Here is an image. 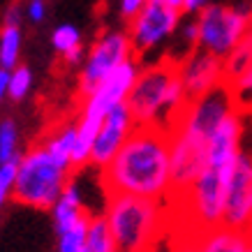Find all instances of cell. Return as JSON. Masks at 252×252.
Returning <instances> with one entry per match:
<instances>
[{"instance_id":"6da1fadb","label":"cell","mask_w":252,"mask_h":252,"mask_svg":"<svg viewBox=\"0 0 252 252\" xmlns=\"http://www.w3.org/2000/svg\"><path fill=\"white\" fill-rule=\"evenodd\" d=\"M102 183L109 194L171 199V137L167 130L137 127L107 169Z\"/></svg>"},{"instance_id":"7a4b0ae2","label":"cell","mask_w":252,"mask_h":252,"mask_svg":"<svg viewBox=\"0 0 252 252\" xmlns=\"http://www.w3.org/2000/svg\"><path fill=\"white\" fill-rule=\"evenodd\" d=\"M188 102L190 97L178 79L176 61L162 58L141 67L125 104L137 127H158L171 132Z\"/></svg>"},{"instance_id":"3957f363","label":"cell","mask_w":252,"mask_h":252,"mask_svg":"<svg viewBox=\"0 0 252 252\" xmlns=\"http://www.w3.org/2000/svg\"><path fill=\"white\" fill-rule=\"evenodd\" d=\"M102 215L109 222L118 252H155L162 224L167 220V208L153 199L109 194Z\"/></svg>"},{"instance_id":"277c9868","label":"cell","mask_w":252,"mask_h":252,"mask_svg":"<svg viewBox=\"0 0 252 252\" xmlns=\"http://www.w3.org/2000/svg\"><path fill=\"white\" fill-rule=\"evenodd\" d=\"M69 171L56 164L42 144L32 146L19 160V174L12 190L16 204L39 211H51L69 185Z\"/></svg>"},{"instance_id":"5b68a950","label":"cell","mask_w":252,"mask_h":252,"mask_svg":"<svg viewBox=\"0 0 252 252\" xmlns=\"http://www.w3.org/2000/svg\"><path fill=\"white\" fill-rule=\"evenodd\" d=\"M199 23V49L218 58L227 56L250 35V9L224 5V2H211L206 9L197 14Z\"/></svg>"},{"instance_id":"8992f818","label":"cell","mask_w":252,"mask_h":252,"mask_svg":"<svg viewBox=\"0 0 252 252\" xmlns=\"http://www.w3.org/2000/svg\"><path fill=\"white\" fill-rule=\"evenodd\" d=\"M132 58L137 56L127 31L102 32L88 49L84 65L79 67V99L91 95L102 81H107L116 69Z\"/></svg>"},{"instance_id":"52a82bcc","label":"cell","mask_w":252,"mask_h":252,"mask_svg":"<svg viewBox=\"0 0 252 252\" xmlns=\"http://www.w3.org/2000/svg\"><path fill=\"white\" fill-rule=\"evenodd\" d=\"M171 137V201H178L204 171L211 137L176 123Z\"/></svg>"},{"instance_id":"ba28073f","label":"cell","mask_w":252,"mask_h":252,"mask_svg":"<svg viewBox=\"0 0 252 252\" xmlns=\"http://www.w3.org/2000/svg\"><path fill=\"white\" fill-rule=\"evenodd\" d=\"M183 21V12L167 7L162 0H151L127 26V35L134 46V56L144 58L174 37Z\"/></svg>"},{"instance_id":"9c48e42d","label":"cell","mask_w":252,"mask_h":252,"mask_svg":"<svg viewBox=\"0 0 252 252\" xmlns=\"http://www.w3.org/2000/svg\"><path fill=\"white\" fill-rule=\"evenodd\" d=\"M176 72L190 99L204 97L227 84L224 61L204 49H192L185 56L176 58Z\"/></svg>"},{"instance_id":"30bf717a","label":"cell","mask_w":252,"mask_h":252,"mask_svg":"<svg viewBox=\"0 0 252 252\" xmlns=\"http://www.w3.org/2000/svg\"><path fill=\"white\" fill-rule=\"evenodd\" d=\"M222 224L243 231L248 236L252 231V153H248L245 148L231 174Z\"/></svg>"},{"instance_id":"8fae6325","label":"cell","mask_w":252,"mask_h":252,"mask_svg":"<svg viewBox=\"0 0 252 252\" xmlns=\"http://www.w3.org/2000/svg\"><path fill=\"white\" fill-rule=\"evenodd\" d=\"M137 130V123L132 118L127 104H118L111 114L104 118L99 127L97 137L93 141L91 151V164L97 169H107L116 155L121 153L125 141L132 137V132Z\"/></svg>"},{"instance_id":"7c38bea8","label":"cell","mask_w":252,"mask_h":252,"mask_svg":"<svg viewBox=\"0 0 252 252\" xmlns=\"http://www.w3.org/2000/svg\"><path fill=\"white\" fill-rule=\"evenodd\" d=\"M51 215H54V224L58 236L69 231L72 227H77L79 222L88 218L84 206V194H81V188H79L74 181H69V185L65 188L63 197L56 201V206L51 208Z\"/></svg>"},{"instance_id":"4fadbf2b","label":"cell","mask_w":252,"mask_h":252,"mask_svg":"<svg viewBox=\"0 0 252 252\" xmlns=\"http://www.w3.org/2000/svg\"><path fill=\"white\" fill-rule=\"evenodd\" d=\"M42 146L46 148L49 158L65 171H74V146H77V121L65 123L61 127H56L51 134H46Z\"/></svg>"},{"instance_id":"5bb4252c","label":"cell","mask_w":252,"mask_h":252,"mask_svg":"<svg viewBox=\"0 0 252 252\" xmlns=\"http://www.w3.org/2000/svg\"><path fill=\"white\" fill-rule=\"evenodd\" d=\"M248 245H250L248 234L229 229L224 224L199 234V250L201 252H245Z\"/></svg>"},{"instance_id":"9a60e30c","label":"cell","mask_w":252,"mask_h":252,"mask_svg":"<svg viewBox=\"0 0 252 252\" xmlns=\"http://www.w3.org/2000/svg\"><path fill=\"white\" fill-rule=\"evenodd\" d=\"M21 46H23V32L21 26H2L0 28V67L12 69L21 65Z\"/></svg>"},{"instance_id":"2e32d148","label":"cell","mask_w":252,"mask_h":252,"mask_svg":"<svg viewBox=\"0 0 252 252\" xmlns=\"http://www.w3.org/2000/svg\"><path fill=\"white\" fill-rule=\"evenodd\" d=\"M86 245H88V252H118L114 234L109 229V222L104 215H91Z\"/></svg>"},{"instance_id":"e0dca14e","label":"cell","mask_w":252,"mask_h":252,"mask_svg":"<svg viewBox=\"0 0 252 252\" xmlns=\"http://www.w3.org/2000/svg\"><path fill=\"white\" fill-rule=\"evenodd\" d=\"M248 69H252V32L224 58V79H227V84L243 77Z\"/></svg>"},{"instance_id":"ac0fdd59","label":"cell","mask_w":252,"mask_h":252,"mask_svg":"<svg viewBox=\"0 0 252 252\" xmlns=\"http://www.w3.org/2000/svg\"><path fill=\"white\" fill-rule=\"evenodd\" d=\"M19 160V127L12 118H0V164Z\"/></svg>"},{"instance_id":"d6986e66","label":"cell","mask_w":252,"mask_h":252,"mask_svg":"<svg viewBox=\"0 0 252 252\" xmlns=\"http://www.w3.org/2000/svg\"><path fill=\"white\" fill-rule=\"evenodd\" d=\"M51 44H54L56 54L61 56V58H65L72 51L81 49V31H79L74 23H61L51 32Z\"/></svg>"},{"instance_id":"ffe728a7","label":"cell","mask_w":252,"mask_h":252,"mask_svg":"<svg viewBox=\"0 0 252 252\" xmlns=\"http://www.w3.org/2000/svg\"><path fill=\"white\" fill-rule=\"evenodd\" d=\"M88 222H91V215L84 218L77 227H72L69 231L61 234L58 236V252H88V245H86Z\"/></svg>"},{"instance_id":"44dd1931","label":"cell","mask_w":252,"mask_h":252,"mask_svg":"<svg viewBox=\"0 0 252 252\" xmlns=\"http://www.w3.org/2000/svg\"><path fill=\"white\" fill-rule=\"evenodd\" d=\"M32 69L26 65H19L9 72V99L12 102H21L28 97V93L32 91Z\"/></svg>"},{"instance_id":"7402d4cb","label":"cell","mask_w":252,"mask_h":252,"mask_svg":"<svg viewBox=\"0 0 252 252\" xmlns=\"http://www.w3.org/2000/svg\"><path fill=\"white\" fill-rule=\"evenodd\" d=\"M229 91L231 97H234V104H236L238 111H250L252 114V69H248L243 77H238L236 81H231Z\"/></svg>"},{"instance_id":"603a6c76","label":"cell","mask_w":252,"mask_h":252,"mask_svg":"<svg viewBox=\"0 0 252 252\" xmlns=\"http://www.w3.org/2000/svg\"><path fill=\"white\" fill-rule=\"evenodd\" d=\"M178 37L185 44V54L192 51V49H199V23L197 16H188L181 21V28H178Z\"/></svg>"},{"instance_id":"cb8c5ba5","label":"cell","mask_w":252,"mask_h":252,"mask_svg":"<svg viewBox=\"0 0 252 252\" xmlns=\"http://www.w3.org/2000/svg\"><path fill=\"white\" fill-rule=\"evenodd\" d=\"M16 174H19V162H5V164H0V194L12 197Z\"/></svg>"},{"instance_id":"d4e9b609","label":"cell","mask_w":252,"mask_h":252,"mask_svg":"<svg viewBox=\"0 0 252 252\" xmlns=\"http://www.w3.org/2000/svg\"><path fill=\"white\" fill-rule=\"evenodd\" d=\"M171 252H201L199 250V231L188 227V234H181L178 243L174 245Z\"/></svg>"},{"instance_id":"484cf974","label":"cell","mask_w":252,"mask_h":252,"mask_svg":"<svg viewBox=\"0 0 252 252\" xmlns=\"http://www.w3.org/2000/svg\"><path fill=\"white\" fill-rule=\"evenodd\" d=\"M148 2H151V0H118V12H121V16L125 21L130 23Z\"/></svg>"},{"instance_id":"4316f807","label":"cell","mask_w":252,"mask_h":252,"mask_svg":"<svg viewBox=\"0 0 252 252\" xmlns=\"http://www.w3.org/2000/svg\"><path fill=\"white\" fill-rule=\"evenodd\" d=\"M44 16H46L44 0H28V5H26V19L32 23H39V21H44Z\"/></svg>"},{"instance_id":"83f0119b","label":"cell","mask_w":252,"mask_h":252,"mask_svg":"<svg viewBox=\"0 0 252 252\" xmlns=\"http://www.w3.org/2000/svg\"><path fill=\"white\" fill-rule=\"evenodd\" d=\"M2 26H21V7L19 5H9L5 16H2Z\"/></svg>"},{"instance_id":"f1b7e54d","label":"cell","mask_w":252,"mask_h":252,"mask_svg":"<svg viewBox=\"0 0 252 252\" xmlns=\"http://www.w3.org/2000/svg\"><path fill=\"white\" fill-rule=\"evenodd\" d=\"M211 5V0H185V14L197 16L201 9H206Z\"/></svg>"},{"instance_id":"f546056e","label":"cell","mask_w":252,"mask_h":252,"mask_svg":"<svg viewBox=\"0 0 252 252\" xmlns=\"http://www.w3.org/2000/svg\"><path fill=\"white\" fill-rule=\"evenodd\" d=\"M9 97V69L0 67V104Z\"/></svg>"},{"instance_id":"4dcf8cb0","label":"cell","mask_w":252,"mask_h":252,"mask_svg":"<svg viewBox=\"0 0 252 252\" xmlns=\"http://www.w3.org/2000/svg\"><path fill=\"white\" fill-rule=\"evenodd\" d=\"M167 7H171V9H176V12H183L185 14V0H162Z\"/></svg>"},{"instance_id":"1f68e13d","label":"cell","mask_w":252,"mask_h":252,"mask_svg":"<svg viewBox=\"0 0 252 252\" xmlns=\"http://www.w3.org/2000/svg\"><path fill=\"white\" fill-rule=\"evenodd\" d=\"M7 194H0V211H2V206H5V201H7Z\"/></svg>"},{"instance_id":"d6a6232c","label":"cell","mask_w":252,"mask_h":252,"mask_svg":"<svg viewBox=\"0 0 252 252\" xmlns=\"http://www.w3.org/2000/svg\"><path fill=\"white\" fill-rule=\"evenodd\" d=\"M250 31H252V7H250Z\"/></svg>"},{"instance_id":"836d02e7","label":"cell","mask_w":252,"mask_h":252,"mask_svg":"<svg viewBox=\"0 0 252 252\" xmlns=\"http://www.w3.org/2000/svg\"><path fill=\"white\" fill-rule=\"evenodd\" d=\"M245 252H252V243H250V245H248V250H245Z\"/></svg>"},{"instance_id":"e575fe53","label":"cell","mask_w":252,"mask_h":252,"mask_svg":"<svg viewBox=\"0 0 252 252\" xmlns=\"http://www.w3.org/2000/svg\"><path fill=\"white\" fill-rule=\"evenodd\" d=\"M250 243H252V231H250Z\"/></svg>"}]
</instances>
